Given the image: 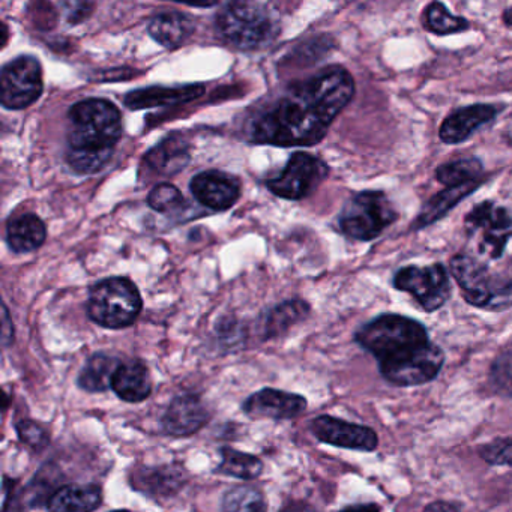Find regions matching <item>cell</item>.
I'll list each match as a JSON object with an SVG mask.
<instances>
[{
    "mask_svg": "<svg viewBox=\"0 0 512 512\" xmlns=\"http://www.w3.org/2000/svg\"><path fill=\"white\" fill-rule=\"evenodd\" d=\"M220 454L221 463L218 464L215 473L251 481V479L259 478L260 473L263 472L262 460L256 455L236 451L227 446L221 448Z\"/></svg>",
    "mask_w": 512,
    "mask_h": 512,
    "instance_id": "obj_27",
    "label": "cell"
},
{
    "mask_svg": "<svg viewBox=\"0 0 512 512\" xmlns=\"http://www.w3.org/2000/svg\"><path fill=\"white\" fill-rule=\"evenodd\" d=\"M142 307L139 289L128 278H107L95 284L89 293V319L103 328H128L136 322Z\"/></svg>",
    "mask_w": 512,
    "mask_h": 512,
    "instance_id": "obj_5",
    "label": "cell"
},
{
    "mask_svg": "<svg viewBox=\"0 0 512 512\" xmlns=\"http://www.w3.org/2000/svg\"><path fill=\"white\" fill-rule=\"evenodd\" d=\"M121 359L116 356L97 353L86 361L80 371L77 385L88 392H104L112 388L113 377L121 367Z\"/></svg>",
    "mask_w": 512,
    "mask_h": 512,
    "instance_id": "obj_25",
    "label": "cell"
},
{
    "mask_svg": "<svg viewBox=\"0 0 512 512\" xmlns=\"http://www.w3.org/2000/svg\"><path fill=\"white\" fill-rule=\"evenodd\" d=\"M341 512H380L376 505H355L343 509Z\"/></svg>",
    "mask_w": 512,
    "mask_h": 512,
    "instance_id": "obj_37",
    "label": "cell"
},
{
    "mask_svg": "<svg viewBox=\"0 0 512 512\" xmlns=\"http://www.w3.org/2000/svg\"><path fill=\"white\" fill-rule=\"evenodd\" d=\"M184 203L181 191L172 184H158L148 196V205L161 214L179 211Z\"/></svg>",
    "mask_w": 512,
    "mask_h": 512,
    "instance_id": "obj_31",
    "label": "cell"
},
{
    "mask_svg": "<svg viewBox=\"0 0 512 512\" xmlns=\"http://www.w3.org/2000/svg\"><path fill=\"white\" fill-rule=\"evenodd\" d=\"M308 313H310V307H308L307 302L299 301V299L283 302L274 310L269 311L268 316H266L265 325H263V337H265V340H271V338L286 334L292 326L304 320Z\"/></svg>",
    "mask_w": 512,
    "mask_h": 512,
    "instance_id": "obj_26",
    "label": "cell"
},
{
    "mask_svg": "<svg viewBox=\"0 0 512 512\" xmlns=\"http://www.w3.org/2000/svg\"><path fill=\"white\" fill-rule=\"evenodd\" d=\"M211 421V412L205 401L196 394H182L173 398L167 407L161 427L172 437H188L202 430Z\"/></svg>",
    "mask_w": 512,
    "mask_h": 512,
    "instance_id": "obj_14",
    "label": "cell"
},
{
    "mask_svg": "<svg viewBox=\"0 0 512 512\" xmlns=\"http://www.w3.org/2000/svg\"><path fill=\"white\" fill-rule=\"evenodd\" d=\"M424 512H461L460 508L452 505L449 502H443V500H437V502L430 503Z\"/></svg>",
    "mask_w": 512,
    "mask_h": 512,
    "instance_id": "obj_35",
    "label": "cell"
},
{
    "mask_svg": "<svg viewBox=\"0 0 512 512\" xmlns=\"http://www.w3.org/2000/svg\"><path fill=\"white\" fill-rule=\"evenodd\" d=\"M490 380L499 394L512 397V349L497 356L491 365Z\"/></svg>",
    "mask_w": 512,
    "mask_h": 512,
    "instance_id": "obj_32",
    "label": "cell"
},
{
    "mask_svg": "<svg viewBox=\"0 0 512 512\" xmlns=\"http://www.w3.org/2000/svg\"><path fill=\"white\" fill-rule=\"evenodd\" d=\"M449 269L467 304L478 308H500L511 301V278L494 274L476 257L457 254L452 257Z\"/></svg>",
    "mask_w": 512,
    "mask_h": 512,
    "instance_id": "obj_6",
    "label": "cell"
},
{
    "mask_svg": "<svg viewBox=\"0 0 512 512\" xmlns=\"http://www.w3.org/2000/svg\"><path fill=\"white\" fill-rule=\"evenodd\" d=\"M311 433L326 445L353 449V451L356 449V451L373 452L379 445V437L373 428L328 415L319 416L311 422Z\"/></svg>",
    "mask_w": 512,
    "mask_h": 512,
    "instance_id": "obj_12",
    "label": "cell"
},
{
    "mask_svg": "<svg viewBox=\"0 0 512 512\" xmlns=\"http://www.w3.org/2000/svg\"><path fill=\"white\" fill-rule=\"evenodd\" d=\"M355 80L343 67H328L290 86L248 119L245 134L257 145L314 146L349 106Z\"/></svg>",
    "mask_w": 512,
    "mask_h": 512,
    "instance_id": "obj_1",
    "label": "cell"
},
{
    "mask_svg": "<svg viewBox=\"0 0 512 512\" xmlns=\"http://www.w3.org/2000/svg\"><path fill=\"white\" fill-rule=\"evenodd\" d=\"M482 460L491 466H512V437H503L479 449Z\"/></svg>",
    "mask_w": 512,
    "mask_h": 512,
    "instance_id": "obj_33",
    "label": "cell"
},
{
    "mask_svg": "<svg viewBox=\"0 0 512 512\" xmlns=\"http://www.w3.org/2000/svg\"><path fill=\"white\" fill-rule=\"evenodd\" d=\"M484 181L470 182V184L460 185V187H449L446 190L440 191L436 196L431 197L424 208L419 212L413 227L416 230L424 229V227L431 226L436 221L442 220L451 209H454L461 200L466 199L467 196L478 190Z\"/></svg>",
    "mask_w": 512,
    "mask_h": 512,
    "instance_id": "obj_23",
    "label": "cell"
},
{
    "mask_svg": "<svg viewBox=\"0 0 512 512\" xmlns=\"http://www.w3.org/2000/svg\"><path fill=\"white\" fill-rule=\"evenodd\" d=\"M113 512H130V511H125V509H122V511H121V509H118V511H113Z\"/></svg>",
    "mask_w": 512,
    "mask_h": 512,
    "instance_id": "obj_39",
    "label": "cell"
},
{
    "mask_svg": "<svg viewBox=\"0 0 512 512\" xmlns=\"http://www.w3.org/2000/svg\"><path fill=\"white\" fill-rule=\"evenodd\" d=\"M469 235L478 238V251L488 259H502L512 241V215L497 203L481 202L464 218Z\"/></svg>",
    "mask_w": 512,
    "mask_h": 512,
    "instance_id": "obj_8",
    "label": "cell"
},
{
    "mask_svg": "<svg viewBox=\"0 0 512 512\" xmlns=\"http://www.w3.org/2000/svg\"><path fill=\"white\" fill-rule=\"evenodd\" d=\"M191 193L197 202L212 211H226L238 202L241 184L235 176L220 170L199 173L191 181Z\"/></svg>",
    "mask_w": 512,
    "mask_h": 512,
    "instance_id": "obj_15",
    "label": "cell"
},
{
    "mask_svg": "<svg viewBox=\"0 0 512 512\" xmlns=\"http://www.w3.org/2000/svg\"><path fill=\"white\" fill-rule=\"evenodd\" d=\"M103 505V491L95 484L59 488L47 502L49 512H94Z\"/></svg>",
    "mask_w": 512,
    "mask_h": 512,
    "instance_id": "obj_20",
    "label": "cell"
},
{
    "mask_svg": "<svg viewBox=\"0 0 512 512\" xmlns=\"http://www.w3.org/2000/svg\"><path fill=\"white\" fill-rule=\"evenodd\" d=\"M221 512H268L265 494L251 485L230 488L221 500Z\"/></svg>",
    "mask_w": 512,
    "mask_h": 512,
    "instance_id": "obj_30",
    "label": "cell"
},
{
    "mask_svg": "<svg viewBox=\"0 0 512 512\" xmlns=\"http://www.w3.org/2000/svg\"><path fill=\"white\" fill-rule=\"evenodd\" d=\"M17 434H19L20 440L23 443L31 446L35 451H41L50 442L49 433H47L46 428L35 421H29V419L17 422Z\"/></svg>",
    "mask_w": 512,
    "mask_h": 512,
    "instance_id": "obj_34",
    "label": "cell"
},
{
    "mask_svg": "<svg viewBox=\"0 0 512 512\" xmlns=\"http://www.w3.org/2000/svg\"><path fill=\"white\" fill-rule=\"evenodd\" d=\"M308 403L302 395L281 389L263 388L254 392L242 404V410L253 419H292L307 409Z\"/></svg>",
    "mask_w": 512,
    "mask_h": 512,
    "instance_id": "obj_13",
    "label": "cell"
},
{
    "mask_svg": "<svg viewBox=\"0 0 512 512\" xmlns=\"http://www.w3.org/2000/svg\"><path fill=\"white\" fill-rule=\"evenodd\" d=\"M145 161L146 166L158 175H175L190 161V145L185 142L184 137H169L149 151Z\"/></svg>",
    "mask_w": 512,
    "mask_h": 512,
    "instance_id": "obj_22",
    "label": "cell"
},
{
    "mask_svg": "<svg viewBox=\"0 0 512 512\" xmlns=\"http://www.w3.org/2000/svg\"><path fill=\"white\" fill-rule=\"evenodd\" d=\"M187 481V473L179 466L140 467L131 475L134 490L152 497L164 499L181 490Z\"/></svg>",
    "mask_w": 512,
    "mask_h": 512,
    "instance_id": "obj_17",
    "label": "cell"
},
{
    "mask_svg": "<svg viewBox=\"0 0 512 512\" xmlns=\"http://www.w3.org/2000/svg\"><path fill=\"white\" fill-rule=\"evenodd\" d=\"M503 22H505L506 26H512V7L508 8L503 14Z\"/></svg>",
    "mask_w": 512,
    "mask_h": 512,
    "instance_id": "obj_38",
    "label": "cell"
},
{
    "mask_svg": "<svg viewBox=\"0 0 512 512\" xmlns=\"http://www.w3.org/2000/svg\"><path fill=\"white\" fill-rule=\"evenodd\" d=\"M121 112L100 98L79 101L68 112L67 163L79 175L100 172L122 136Z\"/></svg>",
    "mask_w": 512,
    "mask_h": 512,
    "instance_id": "obj_3",
    "label": "cell"
},
{
    "mask_svg": "<svg viewBox=\"0 0 512 512\" xmlns=\"http://www.w3.org/2000/svg\"><path fill=\"white\" fill-rule=\"evenodd\" d=\"M2 322H4V346H8V344L11 343V341H13V338H14V328H13V323H11V320H10V314H8V308L5 307L4 305V320H2Z\"/></svg>",
    "mask_w": 512,
    "mask_h": 512,
    "instance_id": "obj_36",
    "label": "cell"
},
{
    "mask_svg": "<svg viewBox=\"0 0 512 512\" xmlns=\"http://www.w3.org/2000/svg\"><path fill=\"white\" fill-rule=\"evenodd\" d=\"M355 341L377 359L386 382L418 370L440 352L422 323L400 314L370 320L356 331Z\"/></svg>",
    "mask_w": 512,
    "mask_h": 512,
    "instance_id": "obj_2",
    "label": "cell"
},
{
    "mask_svg": "<svg viewBox=\"0 0 512 512\" xmlns=\"http://www.w3.org/2000/svg\"><path fill=\"white\" fill-rule=\"evenodd\" d=\"M0 88L5 109H28L43 94V67L40 61L34 56H20L5 65Z\"/></svg>",
    "mask_w": 512,
    "mask_h": 512,
    "instance_id": "obj_11",
    "label": "cell"
},
{
    "mask_svg": "<svg viewBox=\"0 0 512 512\" xmlns=\"http://www.w3.org/2000/svg\"><path fill=\"white\" fill-rule=\"evenodd\" d=\"M218 35L241 50H260L271 46L280 34L277 13L260 2H232L215 20Z\"/></svg>",
    "mask_w": 512,
    "mask_h": 512,
    "instance_id": "obj_4",
    "label": "cell"
},
{
    "mask_svg": "<svg viewBox=\"0 0 512 512\" xmlns=\"http://www.w3.org/2000/svg\"><path fill=\"white\" fill-rule=\"evenodd\" d=\"M112 389L127 403L145 401L152 392V376L142 361L122 362L113 377Z\"/></svg>",
    "mask_w": 512,
    "mask_h": 512,
    "instance_id": "obj_19",
    "label": "cell"
},
{
    "mask_svg": "<svg viewBox=\"0 0 512 512\" xmlns=\"http://www.w3.org/2000/svg\"><path fill=\"white\" fill-rule=\"evenodd\" d=\"M46 238V224L37 215H19L8 223L7 241L14 253H32L46 242Z\"/></svg>",
    "mask_w": 512,
    "mask_h": 512,
    "instance_id": "obj_21",
    "label": "cell"
},
{
    "mask_svg": "<svg viewBox=\"0 0 512 512\" xmlns=\"http://www.w3.org/2000/svg\"><path fill=\"white\" fill-rule=\"evenodd\" d=\"M398 212L382 191H361L344 205L338 227L347 238L370 242L397 221Z\"/></svg>",
    "mask_w": 512,
    "mask_h": 512,
    "instance_id": "obj_7",
    "label": "cell"
},
{
    "mask_svg": "<svg viewBox=\"0 0 512 512\" xmlns=\"http://www.w3.org/2000/svg\"><path fill=\"white\" fill-rule=\"evenodd\" d=\"M497 113L499 110L491 104H473L454 110L440 125V140L446 145L466 142L476 131L493 122Z\"/></svg>",
    "mask_w": 512,
    "mask_h": 512,
    "instance_id": "obj_16",
    "label": "cell"
},
{
    "mask_svg": "<svg viewBox=\"0 0 512 512\" xmlns=\"http://www.w3.org/2000/svg\"><path fill=\"white\" fill-rule=\"evenodd\" d=\"M422 25L428 32L439 37L460 34L470 28V23L464 17L449 13L448 8L440 2H433L425 8L422 14Z\"/></svg>",
    "mask_w": 512,
    "mask_h": 512,
    "instance_id": "obj_29",
    "label": "cell"
},
{
    "mask_svg": "<svg viewBox=\"0 0 512 512\" xmlns=\"http://www.w3.org/2000/svg\"><path fill=\"white\" fill-rule=\"evenodd\" d=\"M328 175L329 167L325 161L305 152H296L287 161L283 172L266 182V187L281 199L301 200L314 193Z\"/></svg>",
    "mask_w": 512,
    "mask_h": 512,
    "instance_id": "obj_10",
    "label": "cell"
},
{
    "mask_svg": "<svg viewBox=\"0 0 512 512\" xmlns=\"http://www.w3.org/2000/svg\"><path fill=\"white\" fill-rule=\"evenodd\" d=\"M482 175H484V166L481 160L475 157L448 161L436 169L437 181L446 188L482 181Z\"/></svg>",
    "mask_w": 512,
    "mask_h": 512,
    "instance_id": "obj_28",
    "label": "cell"
},
{
    "mask_svg": "<svg viewBox=\"0 0 512 512\" xmlns=\"http://www.w3.org/2000/svg\"><path fill=\"white\" fill-rule=\"evenodd\" d=\"M203 94H205V88L199 85L182 86V88L179 86L178 88L152 86V88L130 92L125 97L124 103L131 110L152 109V107L188 103V101L202 97Z\"/></svg>",
    "mask_w": 512,
    "mask_h": 512,
    "instance_id": "obj_18",
    "label": "cell"
},
{
    "mask_svg": "<svg viewBox=\"0 0 512 512\" xmlns=\"http://www.w3.org/2000/svg\"><path fill=\"white\" fill-rule=\"evenodd\" d=\"M193 20L181 13H161L149 23V34L166 49H178L193 34Z\"/></svg>",
    "mask_w": 512,
    "mask_h": 512,
    "instance_id": "obj_24",
    "label": "cell"
},
{
    "mask_svg": "<svg viewBox=\"0 0 512 512\" xmlns=\"http://www.w3.org/2000/svg\"><path fill=\"white\" fill-rule=\"evenodd\" d=\"M395 289L409 293L427 313L442 308L451 296L449 272L442 263L431 266H406L395 272Z\"/></svg>",
    "mask_w": 512,
    "mask_h": 512,
    "instance_id": "obj_9",
    "label": "cell"
}]
</instances>
